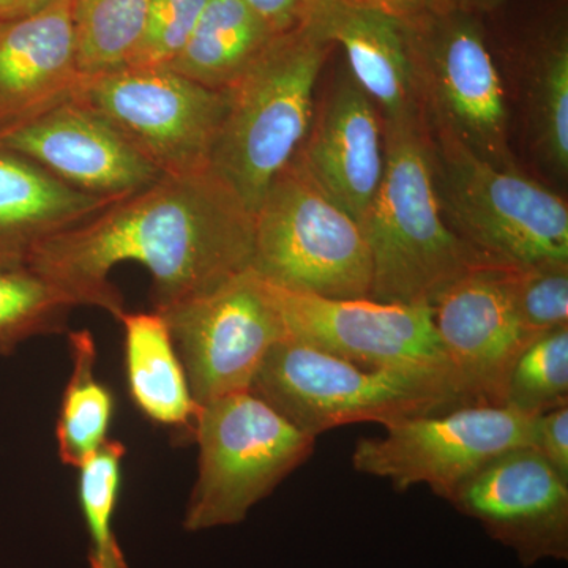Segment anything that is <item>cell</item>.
I'll return each instance as SVG.
<instances>
[{
  "mask_svg": "<svg viewBox=\"0 0 568 568\" xmlns=\"http://www.w3.org/2000/svg\"><path fill=\"white\" fill-rule=\"evenodd\" d=\"M253 242V213L211 166L162 175L41 242L26 261L74 306H93L119 321L126 310L110 280L115 265H144L152 276L153 310H162L252 267Z\"/></svg>",
  "mask_w": 568,
  "mask_h": 568,
  "instance_id": "obj_1",
  "label": "cell"
},
{
  "mask_svg": "<svg viewBox=\"0 0 568 568\" xmlns=\"http://www.w3.org/2000/svg\"><path fill=\"white\" fill-rule=\"evenodd\" d=\"M384 144L383 179L362 223L372 254L369 298L432 306L448 284L491 263L463 242L447 222L424 112L384 122Z\"/></svg>",
  "mask_w": 568,
  "mask_h": 568,
  "instance_id": "obj_2",
  "label": "cell"
},
{
  "mask_svg": "<svg viewBox=\"0 0 568 568\" xmlns=\"http://www.w3.org/2000/svg\"><path fill=\"white\" fill-rule=\"evenodd\" d=\"M334 44L298 22L278 33L227 89L212 168L253 213L293 162L315 115V89Z\"/></svg>",
  "mask_w": 568,
  "mask_h": 568,
  "instance_id": "obj_3",
  "label": "cell"
},
{
  "mask_svg": "<svg viewBox=\"0 0 568 568\" xmlns=\"http://www.w3.org/2000/svg\"><path fill=\"white\" fill-rule=\"evenodd\" d=\"M252 392L316 439L339 426H386L466 405L446 375L368 368L287 335L265 355Z\"/></svg>",
  "mask_w": 568,
  "mask_h": 568,
  "instance_id": "obj_4",
  "label": "cell"
},
{
  "mask_svg": "<svg viewBox=\"0 0 568 568\" xmlns=\"http://www.w3.org/2000/svg\"><path fill=\"white\" fill-rule=\"evenodd\" d=\"M436 182L452 230L488 263L568 264L566 201L518 168H497L435 133Z\"/></svg>",
  "mask_w": 568,
  "mask_h": 568,
  "instance_id": "obj_5",
  "label": "cell"
},
{
  "mask_svg": "<svg viewBox=\"0 0 568 568\" xmlns=\"http://www.w3.org/2000/svg\"><path fill=\"white\" fill-rule=\"evenodd\" d=\"M193 439L200 446L196 484L182 526L189 532L227 528L315 452L306 435L252 390L201 406Z\"/></svg>",
  "mask_w": 568,
  "mask_h": 568,
  "instance_id": "obj_6",
  "label": "cell"
},
{
  "mask_svg": "<svg viewBox=\"0 0 568 568\" xmlns=\"http://www.w3.org/2000/svg\"><path fill=\"white\" fill-rule=\"evenodd\" d=\"M252 268L265 282L297 293L372 294V254L361 223L295 160L275 175L254 212Z\"/></svg>",
  "mask_w": 568,
  "mask_h": 568,
  "instance_id": "obj_7",
  "label": "cell"
},
{
  "mask_svg": "<svg viewBox=\"0 0 568 568\" xmlns=\"http://www.w3.org/2000/svg\"><path fill=\"white\" fill-rule=\"evenodd\" d=\"M405 22L418 100L435 133L497 168H517L503 80L474 13L454 3Z\"/></svg>",
  "mask_w": 568,
  "mask_h": 568,
  "instance_id": "obj_8",
  "label": "cell"
},
{
  "mask_svg": "<svg viewBox=\"0 0 568 568\" xmlns=\"http://www.w3.org/2000/svg\"><path fill=\"white\" fill-rule=\"evenodd\" d=\"M74 100L114 126L162 175L211 168L227 92L170 67H129L82 77Z\"/></svg>",
  "mask_w": 568,
  "mask_h": 568,
  "instance_id": "obj_9",
  "label": "cell"
},
{
  "mask_svg": "<svg viewBox=\"0 0 568 568\" xmlns=\"http://www.w3.org/2000/svg\"><path fill=\"white\" fill-rule=\"evenodd\" d=\"M536 417L511 406L462 405L386 425V435L362 437L353 466L386 478L396 491L428 485L452 499L463 484L491 459L530 447Z\"/></svg>",
  "mask_w": 568,
  "mask_h": 568,
  "instance_id": "obj_10",
  "label": "cell"
},
{
  "mask_svg": "<svg viewBox=\"0 0 568 568\" xmlns=\"http://www.w3.org/2000/svg\"><path fill=\"white\" fill-rule=\"evenodd\" d=\"M155 312L170 327L200 406L252 390L265 355L286 336L267 286L252 267Z\"/></svg>",
  "mask_w": 568,
  "mask_h": 568,
  "instance_id": "obj_11",
  "label": "cell"
},
{
  "mask_svg": "<svg viewBox=\"0 0 568 568\" xmlns=\"http://www.w3.org/2000/svg\"><path fill=\"white\" fill-rule=\"evenodd\" d=\"M265 286L291 338L368 368L420 369L454 381L433 306L327 298L268 282Z\"/></svg>",
  "mask_w": 568,
  "mask_h": 568,
  "instance_id": "obj_12",
  "label": "cell"
},
{
  "mask_svg": "<svg viewBox=\"0 0 568 568\" xmlns=\"http://www.w3.org/2000/svg\"><path fill=\"white\" fill-rule=\"evenodd\" d=\"M432 306L466 405H506L514 366L532 343L515 302L514 268L478 265L440 291Z\"/></svg>",
  "mask_w": 568,
  "mask_h": 568,
  "instance_id": "obj_13",
  "label": "cell"
},
{
  "mask_svg": "<svg viewBox=\"0 0 568 568\" xmlns=\"http://www.w3.org/2000/svg\"><path fill=\"white\" fill-rule=\"evenodd\" d=\"M523 567L568 559V480L532 447L491 459L448 500Z\"/></svg>",
  "mask_w": 568,
  "mask_h": 568,
  "instance_id": "obj_14",
  "label": "cell"
},
{
  "mask_svg": "<svg viewBox=\"0 0 568 568\" xmlns=\"http://www.w3.org/2000/svg\"><path fill=\"white\" fill-rule=\"evenodd\" d=\"M0 148L28 156L80 192L111 201L162 178L102 115L74 99L2 134Z\"/></svg>",
  "mask_w": 568,
  "mask_h": 568,
  "instance_id": "obj_15",
  "label": "cell"
},
{
  "mask_svg": "<svg viewBox=\"0 0 568 568\" xmlns=\"http://www.w3.org/2000/svg\"><path fill=\"white\" fill-rule=\"evenodd\" d=\"M294 160L362 226L383 179L386 144L376 104L351 74L336 82L315 111Z\"/></svg>",
  "mask_w": 568,
  "mask_h": 568,
  "instance_id": "obj_16",
  "label": "cell"
},
{
  "mask_svg": "<svg viewBox=\"0 0 568 568\" xmlns=\"http://www.w3.org/2000/svg\"><path fill=\"white\" fill-rule=\"evenodd\" d=\"M74 0L0 24V136L73 99L78 65Z\"/></svg>",
  "mask_w": 568,
  "mask_h": 568,
  "instance_id": "obj_17",
  "label": "cell"
},
{
  "mask_svg": "<svg viewBox=\"0 0 568 568\" xmlns=\"http://www.w3.org/2000/svg\"><path fill=\"white\" fill-rule=\"evenodd\" d=\"M301 22L345 50L351 77L384 122L420 114L405 20L345 0H310Z\"/></svg>",
  "mask_w": 568,
  "mask_h": 568,
  "instance_id": "obj_18",
  "label": "cell"
},
{
  "mask_svg": "<svg viewBox=\"0 0 568 568\" xmlns=\"http://www.w3.org/2000/svg\"><path fill=\"white\" fill-rule=\"evenodd\" d=\"M112 203L67 185L21 153L0 148V256L26 260L41 242Z\"/></svg>",
  "mask_w": 568,
  "mask_h": 568,
  "instance_id": "obj_19",
  "label": "cell"
},
{
  "mask_svg": "<svg viewBox=\"0 0 568 568\" xmlns=\"http://www.w3.org/2000/svg\"><path fill=\"white\" fill-rule=\"evenodd\" d=\"M129 394L142 416L153 424L193 437L201 406L175 351L166 321L159 312L121 317Z\"/></svg>",
  "mask_w": 568,
  "mask_h": 568,
  "instance_id": "obj_20",
  "label": "cell"
},
{
  "mask_svg": "<svg viewBox=\"0 0 568 568\" xmlns=\"http://www.w3.org/2000/svg\"><path fill=\"white\" fill-rule=\"evenodd\" d=\"M275 36L244 0H209L168 67L205 88L227 91Z\"/></svg>",
  "mask_w": 568,
  "mask_h": 568,
  "instance_id": "obj_21",
  "label": "cell"
},
{
  "mask_svg": "<svg viewBox=\"0 0 568 568\" xmlns=\"http://www.w3.org/2000/svg\"><path fill=\"white\" fill-rule=\"evenodd\" d=\"M69 346L71 375L62 395L55 440L63 465L80 469L108 440L114 396L97 379V343L91 332H70Z\"/></svg>",
  "mask_w": 568,
  "mask_h": 568,
  "instance_id": "obj_22",
  "label": "cell"
},
{
  "mask_svg": "<svg viewBox=\"0 0 568 568\" xmlns=\"http://www.w3.org/2000/svg\"><path fill=\"white\" fill-rule=\"evenodd\" d=\"M530 138L538 159L559 178L568 173V40L556 32L540 44L528 82Z\"/></svg>",
  "mask_w": 568,
  "mask_h": 568,
  "instance_id": "obj_23",
  "label": "cell"
},
{
  "mask_svg": "<svg viewBox=\"0 0 568 568\" xmlns=\"http://www.w3.org/2000/svg\"><path fill=\"white\" fill-rule=\"evenodd\" d=\"M73 308L69 295L28 261L0 256V355L33 336L61 334Z\"/></svg>",
  "mask_w": 568,
  "mask_h": 568,
  "instance_id": "obj_24",
  "label": "cell"
},
{
  "mask_svg": "<svg viewBox=\"0 0 568 568\" xmlns=\"http://www.w3.org/2000/svg\"><path fill=\"white\" fill-rule=\"evenodd\" d=\"M153 0H74L82 77L121 69L136 48Z\"/></svg>",
  "mask_w": 568,
  "mask_h": 568,
  "instance_id": "obj_25",
  "label": "cell"
},
{
  "mask_svg": "<svg viewBox=\"0 0 568 568\" xmlns=\"http://www.w3.org/2000/svg\"><path fill=\"white\" fill-rule=\"evenodd\" d=\"M126 448L108 439L80 467L78 497L89 536V568H130L114 530Z\"/></svg>",
  "mask_w": 568,
  "mask_h": 568,
  "instance_id": "obj_26",
  "label": "cell"
},
{
  "mask_svg": "<svg viewBox=\"0 0 568 568\" xmlns=\"http://www.w3.org/2000/svg\"><path fill=\"white\" fill-rule=\"evenodd\" d=\"M506 405L534 417L568 405V325L523 351L508 381Z\"/></svg>",
  "mask_w": 568,
  "mask_h": 568,
  "instance_id": "obj_27",
  "label": "cell"
},
{
  "mask_svg": "<svg viewBox=\"0 0 568 568\" xmlns=\"http://www.w3.org/2000/svg\"><path fill=\"white\" fill-rule=\"evenodd\" d=\"M515 302L529 338L568 325V264L514 268Z\"/></svg>",
  "mask_w": 568,
  "mask_h": 568,
  "instance_id": "obj_28",
  "label": "cell"
},
{
  "mask_svg": "<svg viewBox=\"0 0 568 568\" xmlns=\"http://www.w3.org/2000/svg\"><path fill=\"white\" fill-rule=\"evenodd\" d=\"M209 0H153L136 48L125 65L168 67L181 54Z\"/></svg>",
  "mask_w": 568,
  "mask_h": 568,
  "instance_id": "obj_29",
  "label": "cell"
},
{
  "mask_svg": "<svg viewBox=\"0 0 568 568\" xmlns=\"http://www.w3.org/2000/svg\"><path fill=\"white\" fill-rule=\"evenodd\" d=\"M530 447L568 480V405L536 417Z\"/></svg>",
  "mask_w": 568,
  "mask_h": 568,
  "instance_id": "obj_30",
  "label": "cell"
},
{
  "mask_svg": "<svg viewBox=\"0 0 568 568\" xmlns=\"http://www.w3.org/2000/svg\"><path fill=\"white\" fill-rule=\"evenodd\" d=\"M248 9L274 33L291 31L301 22L310 0H244Z\"/></svg>",
  "mask_w": 568,
  "mask_h": 568,
  "instance_id": "obj_31",
  "label": "cell"
},
{
  "mask_svg": "<svg viewBox=\"0 0 568 568\" xmlns=\"http://www.w3.org/2000/svg\"><path fill=\"white\" fill-rule=\"evenodd\" d=\"M345 2L364 7V9L383 11L399 20H410V18L457 3L455 0H345Z\"/></svg>",
  "mask_w": 568,
  "mask_h": 568,
  "instance_id": "obj_32",
  "label": "cell"
},
{
  "mask_svg": "<svg viewBox=\"0 0 568 568\" xmlns=\"http://www.w3.org/2000/svg\"><path fill=\"white\" fill-rule=\"evenodd\" d=\"M59 0H0V24L40 13Z\"/></svg>",
  "mask_w": 568,
  "mask_h": 568,
  "instance_id": "obj_33",
  "label": "cell"
},
{
  "mask_svg": "<svg viewBox=\"0 0 568 568\" xmlns=\"http://www.w3.org/2000/svg\"><path fill=\"white\" fill-rule=\"evenodd\" d=\"M459 9L465 11H469V13H474V11H491L497 9V7L503 6L507 0H455Z\"/></svg>",
  "mask_w": 568,
  "mask_h": 568,
  "instance_id": "obj_34",
  "label": "cell"
}]
</instances>
